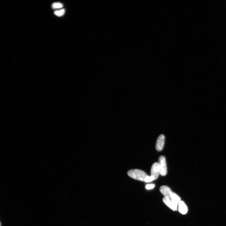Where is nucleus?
Masks as SVG:
<instances>
[{
	"mask_svg": "<svg viewBox=\"0 0 226 226\" xmlns=\"http://www.w3.org/2000/svg\"><path fill=\"white\" fill-rule=\"evenodd\" d=\"M65 13V10L64 9L56 11L54 12L55 14L58 17H61L63 16Z\"/></svg>",
	"mask_w": 226,
	"mask_h": 226,
	"instance_id": "nucleus-10",
	"label": "nucleus"
},
{
	"mask_svg": "<svg viewBox=\"0 0 226 226\" xmlns=\"http://www.w3.org/2000/svg\"><path fill=\"white\" fill-rule=\"evenodd\" d=\"M151 174L154 177L155 180L158 178L160 174V169L158 163H154L153 164L151 170Z\"/></svg>",
	"mask_w": 226,
	"mask_h": 226,
	"instance_id": "nucleus-3",
	"label": "nucleus"
},
{
	"mask_svg": "<svg viewBox=\"0 0 226 226\" xmlns=\"http://www.w3.org/2000/svg\"><path fill=\"white\" fill-rule=\"evenodd\" d=\"M128 176L135 180L144 182L145 177L147 176L146 173L138 169L131 170L127 172Z\"/></svg>",
	"mask_w": 226,
	"mask_h": 226,
	"instance_id": "nucleus-1",
	"label": "nucleus"
},
{
	"mask_svg": "<svg viewBox=\"0 0 226 226\" xmlns=\"http://www.w3.org/2000/svg\"><path fill=\"white\" fill-rule=\"evenodd\" d=\"M159 163L160 169V174L162 176H165L167 173L166 162L165 157L160 156L159 159Z\"/></svg>",
	"mask_w": 226,
	"mask_h": 226,
	"instance_id": "nucleus-2",
	"label": "nucleus"
},
{
	"mask_svg": "<svg viewBox=\"0 0 226 226\" xmlns=\"http://www.w3.org/2000/svg\"><path fill=\"white\" fill-rule=\"evenodd\" d=\"M163 201L166 205L172 210L175 211L178 209V207L173 204L170 198L164 197L163 198Z\"/></svg>",
	"mask_w": 226,
	"mask_h": 226,
	"instance_id": "nucleus-6",
	"label": "nucleus"
},
{
	"mask_svg": "<svg viewBox=\"0 0 226 226\" xmlns=\"http://www.w3.org/2000/svg\"><path fill=\"white\" fill-rule=\"evenodd\" d=\"M165 137L163 134L160 135L158 137L156 143V148L157 151L161 152L163 150L165 143Z\"/></svg>",
	"mask_w": 226,
	"mask_h": 226,
	"instance_id": "nucleus-4",
	"label": "nucleus"
},
{
	"mask_svg": "<svg viewBox=\"0 0 226 226\" xmlns=\"http://www.w3.org/2000/svg\"><path fill=\"white\" fill-rule=\"evenodd\" d=\"M155 186V185L154 184H147L145 186L146 189L150 190L153 189Z\"/></svg>",
	"mask_w": 226,
	"mask_h": 226,
	"instance_id": "nucleus-12",
	"label": "nucleus"
},
{
	"mask_svg": "<svg viewBox=\"0 0 226 226\" xmlns=\"http://www.w3.org/2000/svg\"><path fill=\"white\" fill-rule=\"evenodd\" d=\"M178 209L179 212L183 214H185L188 212V208L184 202L181 201L179 203L178 206Z\"/></svg>",
	"mask_w": 226,
	"mask_h": 226,
	"instance_id": "nucleus-7",
	"label": "nucleus"
},
{
	"mask_svg": "<svg viewBox=\"0 0 226 226\" xmlns=\"http://www.w3.org/2000/svg\"><path fill=\"white\" fill-rule=\"evenodd\" d=\"M63 6L62 3L58 2L54 3L52 6V8L54 9L61 8Z\"/></svg>",
	"mask_w": 226,
	"mask_h": 226,
	"instance_id": "nucleus-9",
	"label": "nucleus"
},
{
	"mask_svg": "<svg viewBox=\"0 0 226 226\" xmlns=\"http://www.w3.org/2000/svg\"><path fill=\"white\" fill-rule=\"evenodd\" d=\"M154 180H155V179L152 176H147L145 177L144 182L146 183H149L151 182Z\"/></svg>",
	"mask_w": 226,
	"mask_h": 226,
	"instance_id": "nucleus-11",
	"label": "nucleus"
},
{
	"mask_svg": "<svg viewBox=\"0 0 226 226\" xmlns=\"http://www.w3.org/2000/svg\"><path fill=\"white\" fill-rule=\"evenodd\" d=\"M160 190L161 194L164 196V197L171 198L173 192L170 188L167 186H163L160 187Z\"/></svg>",
	"mask_w": 226,
	"mask_h": 226,
	"instance_id": "nucleus-5",
	"label": "nucleus"
},
{
	"mask_svg": "<svg viewBox=\"0 0 226 226\" xmlns=\"http://www.w3.org/2000/svg\"><path fill=\"white\" fill-rule=\"evenodd\" d=\"M170 199L172 201L175 206L178 207L179 202L181 201V198L178 195L173 192Z\"/></svg>",
	"mask_w": 226,
	"mask_h": 226,
	"instance_id": "nucleus-8",
	"label": "nucleus"
}]
</instances>
